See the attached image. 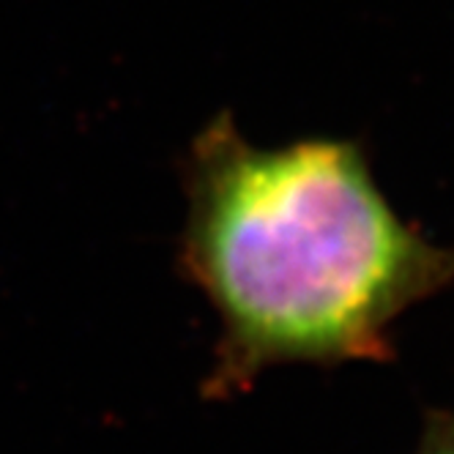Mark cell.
Masks as SVG:
<instances>
[{
	"instance_id": "6da1fadb",
	"label": "cell",
	"mask_w": 454,
	"mask_h": 454,
	"mask_svg": "<svg viewBox=\"0 0 454 454\" xmlns=\"http://www.w3.org/2000/svg\"><path fill=\"white\" fill-rule=\"evenodd\" d=\"M186 203L181 261L219 317L211 397L287 364L392 362L400 317L454 287V247L397 214L356 140L261 148L219 115Z\"/></svg>"
},
{
	"instance_id": "7a4b0ae2",
	"label": "cell",
	"mask_w": 454,
	"mask_h": 454,
	"mask_svg": "<svg viewBox=\"0 0 454 454\" xmlns=\"http://www.w3.org/2000/svg\"><path fill=\"white\" fill-rule=\"evenodd\" d=\"M416 454H454V411H427Z\"/></svg>"
}]
</instances>
